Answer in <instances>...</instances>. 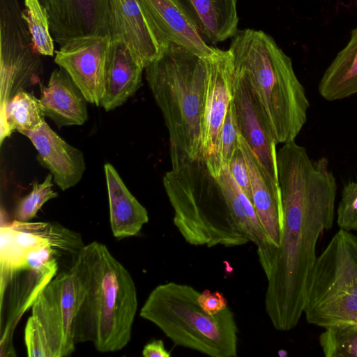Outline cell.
I'll return each instance as SVG.
<instances>
[{"label":"cell","instance_id":"cell-15","mask_svg":"<svg viewBox=\"0 0 357 357\" xmlns=\"http://www.w3.org/2000/svg\"><path fill=\"white\" fill-rule=\"evenodd\" d=\"M60 46L77 38L109 36L108 0H40ZM110 37V36H109Z\"/></svg>","mask_w":357,"mask_h":357},{"label":"cell","instance_id":"cell-23","mask_svg":"<svg viewBox=\"0 0 357 357\" xmlns=\"http://www.w3.org/2000/svg\"><path fill=\"white\" fill-rule=\"evenodd\" d=\"M320 96L335 101L357 93V28L354 29L346 46L325 70L318 84Z\"/></svg>","mask_w":357,"mask_h":357},{"label":"cell","instance_id":"cell-26","mask_svg":"<svg viewBox=\"0 0 357 357\" xmlns=\"http://www.w3.org/2000/svg\"><path fill=\"white\" fill-rule=\"evenodd\" d=\"M22 17L27 27L34 51L40 56H52L54 39L47 10L40 0H24Z\"/></svg>","mask_w":357,"mask_h":357},{"label":"cell","instance_id":"cell-8","mask_svg":"<svg viewBox=\"0 0 357 357\" xmlns=\"http://www.w3.org/2000/svg\"><path fill=\"white\" fill-rule=\"evenodd\" d=\"M0 111L17 93L40 83V55L31 40L17 0H0Z\"/></svg>","mask_w":357,"mask_h":357},{"label":"cell","instance_id":"cell-30","mask_svg":"<svg viewBox=\"0 0 357 357\" xmlns=\"http://www.w3.org/2000/svg\"><path fill=\"white\" fill-rule=\"evenodd\" d=\"M239 134L234 106L231 101L223 123L218 145V157L222 167L229 165L235 151L239 146Z\"/></svg>","mask_w":357,"mask_h":357},{"label":"cell","instance_id":"cell-32","mask_svg":"<svg viewBox=\"0 0 357 357\" xmlns=\"http://www.w3.org/2000/svg\"><path fill=\"white\" fill-rule=\"evenodd\" d=\"M24 342L29 357H52L46 335L38 321L31 316L24 329Z\"/></svg>","mask_w":357,"mask_h":357},{"label":"cell","instance_id":"cell-33","mask_svg":"<svg viewBox=\"0 0 357 357\" xmlns=\"http://www.w3.org/2000/svg\"><path fill=\"white\" fill-rule=\"evenodd\" d=\"M228 167L236 183L252 204L250 173L240 146L235 151Z\"/></svg>","mask_w":357,"mask_h":357},{"label":"cell","instance_id":"cell-34","mask_svg":"<svg viewBox=\"0 0 357 357\" xmlns=\"http://www.w3.org/2000/svg\"><path fill=\"white\" fill-rule=\"evenodd\" d=\"M197 301L202 309L210 315H214L223 311L228 307V303L220 291L211 292L208 289L199 293Z\"/></svg>","mask_w":357,"mask_h":357},{"label":"cell","instance_id":"cell-25","mask_svg":"<svg viewBox=\"0 0 357 357\" xmlns=\"http://www.w3.org/2000/svg\"><path fill=\"white\" fill-rule=\"evenodd\" d=\"M16 230L28 231L45 240L56 255H73L74 257L85 245L81 235L58 222H20L15 220L10 225Z\"/></svg>","mask_w":357,"mask_h":357},{"label":"cell","instance_id":"cell-14","mask_svg":"<svg viewBox=\"0 0 357 357\" xmlns=\"http://www.w3.org/2000/svg\"><path fill=\"white\" fill-rule=\"evenodd\" d=\"M111 40H120L144 68L156 60L168 43L157 31L139 0H108Z\"/></svg>","mask_w":357,"mask_h":357},{"label":"cell","instance_id":"cell-36","mask_svg":"<svg viewBox=\"0 0 357 357\" xmlns=\"http://www.w3.org/2000/svg\"><path fill=\"white\" fill-rule=\"evenodd\" d=\"M142 355L144 357H169L171 353L165 349L162 340H155L145 344Z\"/></svg>","mask_w":357,"mask_h":357},{"label":"cell","instance_id":"cell-17","mask_svg":"<svg viewBox=\"0 0 357 357\" xmlns=\"http://www.w3.org/2000/svg\"><path fill=\"white\" fill-rule=\"evenodd\" d=\"M160 36L197 54L208 56L216 47L206 42L187 13L176 0H139Z\"/></svg>","mask_w":357,"mask_h":357},{"label":"cell","instance_id":"cell-2","mask_svg":"<svg viewBox=\"0 0 357 357\" xmlns=\"http://www.w3.org/2000/svg\"><path fill=\"white\" fill-rule=\"evenodd\" d=\"M163 185L174 209V225L188 243L212 248L252 242L263 271L269 269L275 248L228 166H222L217 179L203 158L190 160L167 172Z\"/></svg>","mask_w":357,"mask_h":357},{"label":"cell","instance_id":"cell-18","mask_svg":"<svg viewBox=\"0 0 357 357\" xmlns=\"http://www.w3.org/2000/svg\"><path fill=\"white\" fill-rule=\"evenodd\" d=\"M144 70L123 41L111 40L100 107L110 111L124 104L141 87Z\"/></svg>","mask_w":357,"mask_h":357},{"label":"cell","instance_id":"cell-37","mask_svg":"<svg viewBox=\"0 0 357 357\" xmlns=\"http://www.w3.org/2000/svg\"><path fill=\"white\" fill-rule=\"evenodd\" d=\"M278 353H279V355H280V356H282V357H284V356H287V351H284V350H280Z\"/></svg>","mask_w":357,"mask_h":357},{"label":"cell","instance_id":"cell-22","mask_svg":"<svg viewBox=\"0 0 357 357\" xmlns=\"http://www.w3.org/2000/svg\"><path fill=\"white\" fill-rule=\"evenodd\" d=\"M104 171L113 236L123 238L137 235L149 221L146 209L131 194L111 164H105Z\"/></svg>","mask_w":357,"mask_h":357},{"label":"cell","instance_id":"cell-13","mask_svg":"<svg viewBox=\"0 0 357 357\" xmlns=\"http://www.w3.org/2000/svg\"><path fill=\"white\" fill-rule=\"evenodd\" d=\"M111 38L89 37L70 40L56 51L54 62L63 68L91 104L100 106Z\"/></svg>","mask_w":357,"mask_h":357},{"label":"cell","instance_id":"cell-31","mask_svg":"<svg viewBox=\"0 0 357 357\" xmlns=\"http://www.w3.org/2000/svg\"><path fill=\"white\" fill-rule=\"evenodd\" d=\"M340 229L357 231V178L346 184L337 208Z\"/></svg>","mask_w":357,"mask_h":357},{"label":"cell","instance_id":"cell-5","mask_svg":"<svg viewBox=\"0 0 357 357\" xmlns=\"http://www.w3.org/2000/svg\"><path fill=\"white\" fill-rule=\"evenodd\" d=\"M234 71L250 83L278 144L294 141L307 121L310 102L291 58L261 30H238L228 49Z\"/></svg>","mask_w":357,"mask_h":357},{"label":"cell","instance_id":"cell-3","mask_svg":"<svg viewBox=\"0 0 357 357\" xmlns=\"http://www.w3.org/2000/svg\"><path fill=\"white\" fill-rule=\"evenodd\" d=\"M78 284L73 322L75 344L90 342L99 352L123 349L131 340L138 301L125 266L98 241L85 245L69 269Z\"/></svg>","mask_w":357,"mask_h":357},{"label":"cell","instance_id":"cell-1","mask_svg":"<svg viewBox=\"0 0 357 357\" xmlns=\"http://www.w3.org/2000/svg\"><path fill=\"white\" fill-rule=\"evenodd\" d=\"M283 213L265 293L266 312L277 331L295 328L303 314L305 290L321 235L334 221L337 182L328 160H312L295 140L277 151Z\"/></svg>","mask_w":357,"mask_h":357},{"label":"cell","instance_id":"cell-12","mask_svg":"<svg viewBox=\"0 0 357 357\" xmlns=\"http://www.w3.org/2000/svg\"><path fill=\"white\" fill-rule=\"evenodd\" d=\"M54 257L40 268L23 267L12 273L0 290V356H15L13 344L15 329L24 314L32 307L38 296L57 275Z\"/></svg>","mask_w":357,"mask_h":357},{"label":"cell","instance_id":"cell-28","mask_svg":"<svg viewBox=\"0 0 357 357\" xmlns=\"http://www.w3.org/2000/svg\"><path fill=\"white\" fill-rule=\"evenodd\" d=\"M0 289L7 284L12 273L26 266L28 252L15 241L10 225L0 227Z\"/></svg>","mask_w":357,"mask_h":357},{"label":"cell","instance_id":"cell-27","mask_svg":"<svg viewBox=\"0 0 357 357\" xmlns=\"http://www.w3.org/2000/svg\"><path fill=\"white\" fill-rule=\"evenodd\" d=\"M319 342L326 357H357V324L325 328Z\"/></svg>","mask_w":357,"mask_h":357},{"label":"cell","instance_id":"cell-7","mask_svg":"<svg viewBox=\"0 0 357 357\" xmlns=\"http://www.w3.org/2000/svg\"><path fill=\"white\" fill-rule=\"evenodd\" d=\"M303 314L327 328L356 324L357 236L340 229L318 255L307 279Z\"/></svg>","mask_w":357,"mask_h":357},{"label":"cell","instance_id":"cell-4","mask_svg":"<svg viewBox=\"0 0 357 357\" xmlns=\"http://www.w3.org/2000/svg\"><path fill=\"white\" fill-rule=\"evenodd\" d=\"M209 56L169 42L161 55L144 69L168 130L172 167L203 158L202 135Z\"/></svg>","mask_w":357,"mask_h":357},{"label":"cell","instance_id":"cell-20","mask_svg":"<svg viewBox=\"0 0 357 357\" xmlns=\"http://www.w3.org/2000/svg\"><path fill=\"white\" fill-rule=\"evenodd\" d=\"M239 146L250 173L255 211L268 241L277 249L280 245L283 222L280 187L268 183L253 152L241 133Z\"/></svg>","mask_w":357,"mask_h":357},{"label":"cell","instance_id":"cell-10","mask_svg":"<svg viewBox=\"0 0 357 357\" xmlns=\"http://www.w3.org/2000/svg\"><path fill=\"white\" fill-rule=\"evenodd\" d=\"M209 68L202 123V156L218 179L222 165L218 145L223 123L233 99L234 65L229 50L216 48L208 59Z\"/></svg>","mask_w":357,"mask_h":357},{"label":"cell","instance_id":"cell-9","mask_svg":"<svg viewBox=\"0 0 357 357\" xmlns=\"http://www.w3.org/2000/svg\"><path fill=\"white\" fill-rule=\"evenodd\" d=\"M78 294L77 278L69 270L57 274L31 307V316L42 327L52 357H66L75 351L73 322Z\"/></svg>","mask_w":357,"mask_h":357},{"label":"cell","instance_id":"cell-24","mask_svg":"<svg viewBox=\"0 0 357 357\" xmlns=\"http://www.w3.org/2000/svg\"><path fill=\"white\" fill-rule=\"evenodd\" d=\"M40 100L33 94L22 91L15 95L0 111V144L17 131H31L45 121Z\"/></svg>","mask_w":357,"mask_h":357},{"label":"cell","instance_id":"cell-21","mask_svg":"<svg viewBox=\"0 0 357 357\" xmlns=\"http://www.w3.org/2000/svg\"><path fill=\"white\" fill-rule=\"evenodd\" d=\"M207 43L217 45L238 31V0H176Z\"/></svg>","mask_w":357,"mask_h":357},{"label":"cell","instance_id":"cell-6","mask_svg":"<svg viewBox=\"0 0 357 357\" xmlns=\"http://www.w3.org/2000/svg\"><path fill=\"white\" fill-rule=\"evenodd\" d=\"M194 287L170 282L159 284L149 294L139 315L158 326L175 346L211 357H236L238 327L227 307L214 315L198 303Z\"/></svg>","mask_w":357,"mask_h":357},{"label":"cell","instance_id":"cell-11","mask_svg":"<svg viewBox=\"0 0 357 357\" xmlns=\"http://www.w3.org/2000/svg\"><path fill=\"white\" fill-rule=\"evenodd\" d=\"M233 99L239 132L269 184L280 187L277 142L264 108L248 80L234 71Z\"/></svg>","mask_w":357,"mask_h":357},{"label":"cell","instance_id":"cell-19","mask_svg":"<svg viewBox=\"0 0 357 357\" xmlns=\"http://www.w3.org/2000/svg\"><path fill=\"white\" fill-rule=\"evenodd\" d=\"M40 91L43 114L59 128L81 126L88 120V101L63 68L54 69L47 84H40Z\"/></svg>","mask_w":357,"mask_h":357},{"label":"cell","instance_id":"cell-35","mask_svg":"<svg viewBox=\"0 0 357 357\" xmlns=\"http://www.w3.org/2000/svg\"><path fill=\"white\" fill-rule=\"evenodd\" d=\"M14 237L16 242L26 251L37 249L45 245L48 243L40 236L28 231L14 229Z\"/></svg>","mask_w":357,"mask_h":357},{"label":"cell","instance_id":"cell-29","mask_svg":"<svg viewBox=\"0 0 357 357\" xmlns=\"http://www.w3.org/2000/svg\"><path fill=\"white\" fill-rule=\"evenodd\" d=\"M53 181L52 175L49 174L42 183L34 182L31 191L18 202L14 213L15 220L29 222L47 201L58 196L52 189Z\"/></svg>","mask_w":357,"mask_h":357},{"label":"cell","instance_id":"cell-16","mask_svg":"<svg viewBox=\"0 0 357 357\" xmlns=\"http://www.w3.org/2000/svg\"><path fill=\"white\" fill-rule=\"evenodd\" d=\"M37 151V160L47 169L54 182L66 190L82 179L86 169L83 153L56 133L45 121L36 130L24 131Z\"/></svg>","mask_w":357,"mask_h":357}]
</instances>
